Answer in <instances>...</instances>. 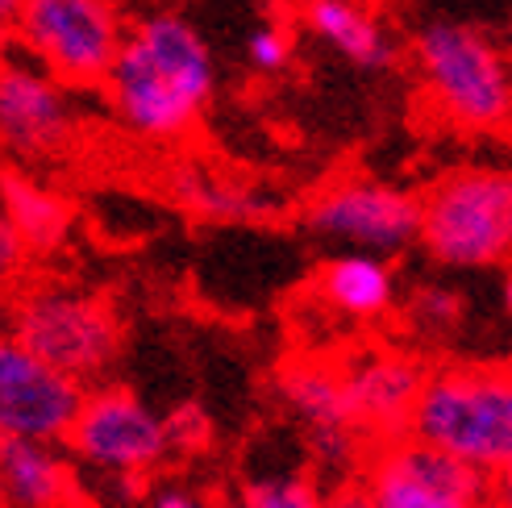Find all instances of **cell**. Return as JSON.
I'll return each instance as SVG.
<instances>
[{
    "label": "cell",
    "mask_w": 512,
    "mask_h": 508,
    "mask_svg": "<svg viewBox=\"0 0 512 508\" xmlns=\"http://www.w3.org/2000/svg\"><path fill=\"white\" fill-rule=\"evenodd\" d=\"M109 117L142 142H184L217 96L213 46L171 0L130 13V34L100 84Z\"/></svg>",
    "instance_id": "1"
},
{
    "label": "cell",
    "mask_w": 512,
    "mask_h": 508,
    "mask_svg": "<svg viewBox=\"0 0 512 508\" xmlns=\"http://www.w3.org/2000/svg\"><path fill=\"white\" fill-rule=\"evenodd\" d=\"M413 63L433 109L458 130L492 134L512 121V63L479 25L425 21L413 38Z\"/></svg>",
    "instance_id": "2"
},
{
    "label": "cell",
    "mask_w": 512,
    "mask_h": 508,
    "mask_svg": "<svg viewBox=\"0 0 512 508\" xmlns=\"http://www.w3.org/2000/svg\"><path fill=\"white\" fill-rule=\"evenodd\" d=\"M408 438L496 475L512 463V371L438 367L429 371Z\"/></svg>",
    "instance_id": "3"
},
{
    "label": "cell",
    "mask_w": 512,
    "mask_h": 508,
    "mask_svg": "<svg viewBox=\"0 0 512 508\" xmlns=\"http://www.w3.org/2000/svg\"><path fill=\"white\" fill-rule=\"evenodd\" d=\"M421 250L446 271L512 263V167H454L421 196Z\"/></svg>",
    "instance_id": "4"
},
{
    "label": "cell",
    "mask_w": 512,
    "mask_h": 508,
    "mask_svg": "<svg viewBox=\"0 0 512 508\" xmlns=\"http://www.w3.org/2000/svg\"><path fill=\"white\" fill-rule=\"evenodd\" d=\"M125 34H130L125 0H25L9 25L17 55L42 63L80 92H100Z\"/></svg>",
    "instance_id": "5"
},
{
    "label": "cell",
    "mask_w": 512,
    "mask_h": 508,
    "mask_svg": "<svg viewBox=\"0 0 512 508\" xmlns=\"http://www.w3.org/2000/svg\"><path fill=\"white\" fill-rule=\"evenodd\" d=\"M9 334L84 384L105 379L121 354V321L113 304L71 284H42L21 292L9 317Z\"/></svg>",
    "instance_id": "6"
},
{
    "label": "cell",
    "mask_w": 512,
    "mask_h": 508,
    "mask_svg": "<svg viewBox=\"0 0 512 508\" xmlns=\"http://www.w3.org/2000/svg\"><path fill=\"white\" fill-rule=\"evenodd\" d=\"M304 230L329 246L396 259L408 246H421V196L346 175L304 205Z\"/></svg>",
    "instance_id": "7"
},
{
    "label": "cell",
    "mask_w": 512,
    "mask_h": 508,
    "mask_svg": "<svg viewBox=\"0 0 512 508\" xmlns=\"http://www.w3.org/2000/svg\"><path fill=\"white\" fill-rule=\"evenodd\" d=\"M63 446L88 471L113 479H146L175 454L167 421L150 413L134 392L113 384H100L84 396V409Z\"/></svg>",
    "instance_id": "8"
},
{
    "label": "cell",
    "mask_w": 512,
    "mask_h": 508,
    "mask_svg": "<svg viewBox=\"0 0 512 508\" xmlns=\"http://www.w3.org/2000/svg\"><path fill=\"white\" fill-rule=\"evenodd\" d=\"M75 92L42 63L9 55L0 67V142L17 163H50L80 138Z\"/></svg>",
    "instance_id": "9"
},
{
    "label": "cell",
    "mask_w": 512,
    "mask_h": 508,
    "mask_svg": "<svg viewBox=\"0 0 512 508\" xmlns=\"http://www.w3.org/2000/svg\"><path fill=\"white\" fill-rule=\"evenodd\" d=\"M363 488L375 508H479L492 475L417 438H392L367 463Z\"/></svg>",
    "instance_id": "10"
},
{
    "label": "cell",
    "mask_w": 512,
    "mask_h": 508,
    "mask_svg": "<svg viewBox=\"0 0 512 508\" xmlns=\"http://www.w3.org/2000/svg\"><path fill=\"white\" fill-rule=\"evenodd\" d=\"M84 379L46 363L13 334L0 342V438L59 446L84 409Z\"/></svg>",
    "instance_id": "11"
},
{
    "label": "cell",
    "mask_w": 512,
    "mask_h": 508,
    "mask_svg": "<svg viewBox=\"0 0 512 508\" xmlns=\"http://www.w3.org/2000/svg\"><path fill=\"white\" fill-rule=\"evenodd\" d=\"M342 379L367 438H408V425H413L417 400L429 379V367L417 354L396 346H363L342 359Z\"/></svg>",
    "instance_id": "12"
},
{
    "label": "cell",
    "mask_w": 512,
    "mask_h": 508,
    "mask_svg": "<svg viewBox=\"0 0 512 508\" xmlns=\"http://www.w3.org/2000/svg\"><path fill=\"white\" fill-rule=\"evenodd\" d=\"M279 400H284L288 417L304 429L309 446L321 459H334L342 471L350 467L354 446L363 442V425L354 417V404L346 392L342 367H321V363H292L279 371Z\"/></svg>",
    "instance_id": "13"
},
{
    "label": "cell",
    "mask_w": 512,
    "mask_h": 508,
    "mask_svg": "<svg viewBox=\"0 0 512 508\" xmlns=\"http://www.w3.org/2000/svg\"><path fill=\"white\" fill-rule=\"evenodd\" d=\"M313 288L325 300V309H334V317L371 325L396 309L400 279H396L392 259H383V254L342 250L334 259L321 263Z\"/></svg>",
    "instance_id": "14"
},
{
    "label": "cell",
    "mask_w": 512,
    "mask_h": 508,
    "mask_svg": "<svg viewBox=\"0 0 512 508\" xmlns=\"http://www.w3.org/2000/svg\"><path fill=\"white\" fill-rule=\"evenodd\" d=\"M300 21L321 46L358 71H392L400 59L388 25L358 0H300Z\"/></svg>",
    "instance_id": "15"
},
{
    "label": "cell",
    "mask_w": 512,
    "mask_h": 508,
    "mask_svg": "<svg viewBox=\"0 0 512 508\" xmlns=\"http://www.w3.org/2000/svg\"><path fill=\"white\" fill-rule=\"evenodd\" d=\"M0 488L13 508H67L71 475L46 442H0Z\"/></svg>",
    "instance_id": "16"
},
{
    "label": "cell",
    "mask_w": 512,
    "mask_h": 508,
    "mask_svg": "<svg viewBox=\"0 0 512 508\" xmlns=\"http://www.w3.org/2000/svg\"><path fill=\"white\" fill-rule=\"evenodd\" d=\"M175 196L196 213V217H209V221H263L275 213V200L242 188L225 175L213 171H184L175 175Z\"/></svg>",
    "instance_id": "17"
},
{
    "label": "cell",
    "mask_w": 512,
    "mask_h": 508,
    "mask_svg": "<svg viewBox=\"0 0 512 508\" xmlns=\"http://www.w3.org/2000/svg\"><path fill=\"white\" fill-rule=\"evenodd\" d=\"M5 217L21 230L30 250L55 246L67 230V205L50 188L25 180L21 171H5Z\"/></svg>",
    "instance_id": "18"
},
{
    "label": "cell",
    "mask_w": 512,
    "mask_h": 508,
    "mask_svg": "<svg viewBox=\"0 0 512 508\" xmlns=\"http://www.w3.org/2000/svg\"><path fill=\"white\" fill-rule=\"evenodd\" d=\"M404 321L425 342H446L463 321V300L446 284H421L404 304Z\"/></svg>",
    "instance_id": "19"
},
{
    "label": "cell",
    "mask_w": 512,
    "mask_h": 508,
    "mask_svg": "<svg viewBox=\"0 0 512 508\" xmlns=\"http://www.w3.org/2000/svg\"><path fill=\"white\" fill-rule=\"evenodd\" d=\"M238 508H329V496L317 488V479L279 471L250 479L238 492Z\"/></svg>",
    "instance_id": "20"
},
{
    "label": "cell",
    "mask_w": 512,
    "mask_h": 508,
    "mask_svg": "<svg viewBox=\"0 0 512 508\" xmlns=\"http://www.w3.org/2000/svg\"><path fill=\"white\" fill-rule=\"evenodd\" d=\"M242 55H246L250 71H259V75H279V71L292 63V38H288L284 25L263 21V25H254V30L246 34Z\"/></svg>",
    "instance_id": "21"
},
{
    "label": "cell",
    "mask_w": 512,
    "mask_h": 508,
    "mask_svg": "<svg viewBox=\"0 0 512 508\" xmlns=\"http://www.w3.org/2000/svg\"><path fill=\"white\" fill-rule=\"evenodd\" d=\"M142 508H217V504L200 488L184 484V479H159V484L146 488Z\"/></svg>",
    "instance_id": "22"
},
{
    "label": "cell",
    "mask_w": 512,
    "mask_h": 508,
    "mask_svg": "<svg viewBox=\"0 0 512 508\" xmlns=\"http://www.w3.org/2000/svg\"><path fill=\"white\" fill-rule=\"evenodd\" d=\"M167 429H171L175 450H196L204 438H209V421H204L196 409H184V413L175 409V417H167Z\"/></svg>",
    "instance_id": "23"
},
{
    "label": "cell",
    "mask_w": 512,
    "mask_h": 508,
    "mask_svg": "<svg viewBox=\"0 0 512 508\" xmlns=\"http://www.w3.org/2000/svg\"><path fill=\"white\" fill-rule=\"evenodd\" d=\"M25 250H30V242H25L21 230L5 217V221H0V267H5V275H17L21 271Z\"/></svg>",
    "instance_id": "24"
},
{
    "label": "cell",
    "mask_w": 512,
    "mask_h": 508,
    "mask_svg": "<svg viewBox=\"0 0 512 508\" xmlns=\"http://www.w3.org/2000/svg\"><path fill=\"white\" fill-rule=\"evenodd\" d=\"M329 508H375V504H371L367 488H342L329 496Z\"/></svg>",
    "instance_id": "25"
},
{
    "label": "cell",
    "mask_w": 512,
    "mask_h": 508,
    "mask_svg": "<svg viewBox=\"0 0 512 508\" xmlns=\"http://www.w3.org/2000/svg\"><path fill=\"white\" fill-rule=\"evenodd\" d=\"M492 496H496L500 504H508V508H512V463H508V467H500V471L492 475Z\"/></svg>",
    "instance_id": "26"
},
{
    "label": "cell",
    "mask_w": 512,
    "mask_h": 508,
    "mask_svg": "<svg viewBox=\"0 0 512 508\" xmlns=\"http://www.w3.org/2000/svg\"><path fill=\"white\" fill-rule=\"evenodd\" d=\"M21 5H25V0H0V21H5V34H9V25L17 21Z\"/></svg>",
    "instance_id": "27"
},
{
    "label": "cell",
    "mask_w": 512,
    "mask_h": 508,
    "mask_svg": "<svg viewBox=\"0 0 512 508\" xmlns=\"http://www.w3.org/2000/svg\"><path fill=\"white\" fill-rule=\"evenodd\" d=\"M504 313L512 317V267H508V275H504Z\"/></svg>",
    "instance_id": "28"
},
{
    "label": "cell",
    "mask_w": 512,
    "mask_h": 508,
    "mask_svg": "<svg viewBox=\"0 0 512 508\" xmlns=\"http://www.w3.org/2000/svg\"><path fill=\"white\" fill-rule=\"evenodd\" d=\"M479 508H508V504H500V500H496V496H488V500H483V504H479Z\"/></svg>",
    "instance_id": "29"
}]
</instances>
